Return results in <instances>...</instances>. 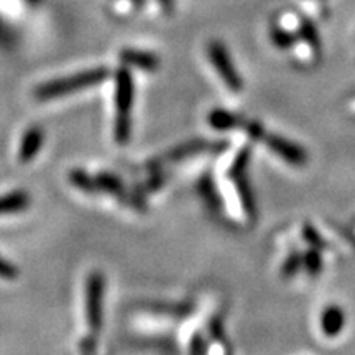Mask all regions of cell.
<instances>
[{
    "instance_id": "cell-6",
    "label": "cell",
    "mask_w": 355,
    "mask_h": 355,
    "mask_svg": "<svg viewBox=\"0 0 355 355\" xmlns=\"http://www.w3.org/2000/svg\"><path fill=\"white\" fill-rule=\"evenodd\" d=\"M234 181L235 189H237L239 199H241L242 209L248 217V220L255 222L257 220V201H255V193L252 188L250 180H248L247 173H241V175H235L230 178Z\"/></svg>"
},
{
    "instance_id": "cell-27",
    "label": "cell",
    "mask_w": 355,
    "mask_h": 355,
    "mask_svg": "<svg viewBox=\"0 0 355 355\" xmlns=\"http://www.w3.org/2000/svg\"><path fill=\"white\" fill-rule=\"evenodd\" d=\"M81 350H83V352H92V350H96V339H94V337H86V339H83Z\"/></svg>"
},
{
    "instance_id": "cell-2",
    "label": "cell",
    "mask_w": 355,
    "mask_h": 355,
    "mask_svg": "<svg viewBox=\"0 0 355 355\" xmlns=\"http://www.w3.org/2000/svg\"><path fill=\"white\" fill-rule=\"evenodd\" d=\"M207 56H209L212 66L216 68L217 74H219L225 86L234 92L242 91V76L234 66V61L230 58L225 44H222L220 42H211L207 44Z\"/></svg>"
},
{
    "instance_id": "cell-3",
    "label": "cell",
    "mask_w": 355,
    "mask_h": 355,
    "mask_svg": "<svg viewBox=\"0 0 355 355\" xmlns=\"http://www.w3.org/2000/svg\"><path fill=\"white\" fill-rule=\"evenodd\" d=\"M105 278L101 272H91L86 282V321L91 331L102 327V298H104Z\"/></svg>"
},
{
    "instance_id": "cell-25",
    "label": "cell",
    "mask_w": 355,
    "mask_h": 355,
    "mask_svg": "<svg viewBox=\"0 0 355 355\" xmlns=\"http://www.w3.org/2000/svg\"><path fill=\"white\" fill-rule=\"evenodd\" d=\"M19 268H17L15 265L12 263V261H8L3 259V257H0V278L2 279H15L19 277Z\"/></svg>"
},
{
    "instance_id": "cell-10",
    "label": "cell",
    "mask_w": 355,
    "mask_h": 355,
    "mask_svg": "<svg viewBox=\"0 0 355 355\" xmlns=\"http://www.w3.org/2000/svg\"><path fill=\"white\" fill-rule=\"evenodd\" d=\"M207 123L214 128L217 132H227V130H234L237 127H243L242 117L235 115L229 110L224 109H214L211 110L209 115H207Z\"/></svg>"
},
{
    "instance_id": "cell-16",
    "label": "cell",
    "mask_w": 355,
    "mask_h": 355,
    "mask_svg": "<svg viewBox=\"0 0 355 355\" xmlns=\"http://www.w3.org/2000/svg\"><path fill=\"white\" fill-rule=\"evenodd\" d=\"M212 148H214V144H209V141H204V140H196L180 146V148H176L175 152L170 153V158L168 159H171V162H178V159H183L186 157H189V155L201 153L204 150H212Z\"/></svg>"
},
{
    "instance_id": "cell-22",
    "label": "cell",
    "mask_w": 355,
    "mask_h": 355,
    "mask_svg": "<svg viewBox=\"0 0 355 355\" xmlns=\"http://www.w3.org/2000/svg\"><path fill=\"white\" fill-rule=\"evenodd\" d=\"M301 266H303V255L298 250H293L282 266V275L285 278H293L300 272Z\"/></svg>"
},
{
    "instance_id": "cell-19",
    "label": "cell",
    "mask_w": 355,
    "mask_h": 355,
    "mask_svg": "<svg viewBox=\"0 0 355 355\" xmlns=\"http://www.w3.org/2000/svg\"><path fill=\"white\" fill-rule=\"evenodd\" d=\"M303 266L306 272L313 275V277H316V275L321 273L322 272L321 250H318V248L314 247H309V250L303 254Z\"/></svg>"
},
{
    "instance_id": "cell-18",
    "label": "cell",
    "mask_w": 355,
    "mask_h": 355,
    "mask_svg": "<svg viewBox=\"0 0 355 355\" xmlns=\"http://www.w3.org/2000/svg\"><path fill=\"white\" fill-rule=\"evenodd\" d=\"M252 158V148L250 146H242L235 155L232 165L229 168V178H234L235 175H241V173H247L248 165H250Z\"/></svg>"
},
{
    "instance_id": "cell-12",
    "label": "cell",
    "mask_w": 355,
    "mask_h": 355,
    "mask_svg": "<svg viewBox=\"0 0 355 355\" xmlns=\"http://www.w3.org/2000/svg\"><path fill=\"white\" fill-rule=\"evenodd\" d=\"M298 37L300 40H303V42L308 44L311 50L314 51V55H319V53H321V48H322L321 35H319L318 26L314 25L313 20L306 19V17H303V19L300 20Z\"/></svg>"
},
{
    "instance_id": "cell-4",
    "label": "cell",
    "mask_w": 355,
    "mask_h": 355,
    "mask_svg": "<svg viewBox=\"0 0 355 355\" xmlns=\"http://www.w3.org/2000/svg\"><path fill=\"white\" fill-rule=\"evenodd\" d=\"M265 145L275 155H278L283 162L293 166H304L308 163V153L303 146H300L295 141L285 139V137L277 135V133H266L265 135Z\"/></svg>"
},
{
    "instance_id": "cell-26",
    "label": "cell",
    "mask_w": 355,
    "mask_h": 355,
    "mask_svg": "<svg viewBox=\"0 0 355 355\" xmlns=\"http://www.w3.org/2000/svg\"><path fill=\"white\" fill-rule=\"evenodd\" d=\"M189 350L193 354H204V352H207V343H206V339H204V337H202L201 332H194L193 337H191Z\"/></svg>"
},
{
    "instance_id": "cell-13",
    "label": "cell",
    "mask_w": 355,
    "mask_h": 355,
    "mask_svg": "<svg viewBox=\"0 0 355 355\" xmlns=\"http://www.w3.org/2000/svg\"><path fill=\"white\" fill-rule=\"evenodd\" d=\"M270 40H272V43L277 48H279V50H290V48H293L300 42V37L298 33L273 25L272 28H270Z\"/></svg>"
},
{
    "instance_id": "cell-7",
    "label": "cell",
    "mask_w": 355,
    "mask_h": 355,
    "mask_svg": "<svg viewBox=\"0 0 355 355\" xmlns=\"http://www.w3.org/2000/svg\"><path fill=\"white\" fill-rule=\"evenodd\" d=\"M119 58H121L123 66H132V68L148 71V73H153L159 68V58L150 51L123 50Z\"/></svg>"
},
{
    "instance_id": "cell-20",
    "label": "cell",
    "mask_w": 355,
    "mask_h": 355,
    "mask_svg": "<svg viewBox=\"0 0 355 355\" xmlns=\"http://www.w3.org/2000/svg\"><path fill=\"white\" fill-rule=\"evenodd\" d=\"M132 137V119L130 117H115L114 123V139L117 144L125 145Z\"/></svg>"
},
{
    "instance_id": "cell-24",
    "label": "cell",
    "mask_w": 355,
    "mask_h": 355,
    "mask_svg": "<svg viewBox=\"0 0 355 355\" xmlns=\"http://www.w3.org/2000/svg\"><path fill=\"white\" fill-rule=\"evenodd\" d=\"M209 332L212 339L217 340V343H220L222 345L227 344V337H225V332H224V322L220 321V318H214L209 322Z\"/></svg>"
},
{
    "instance_id": "cell-17",
    "label": "cell",
    "mask_w": 355,
    "mask_h": 355,
    "mask_svg": "<svg viewBox=\"0 0 355 355\" xmlns=\"http://www.w3.org/2000/svg\"><path fill=\"white\" fill-rule=\"evenodd\" d=\"M199 193L202 194V198L206 199L207 204H209L212 209H216V211L220 209L222 199L219 196V193H217L216 184H214V181H212L211 176L202 178L201 183H199Z\"/></svg>"
},
{
    "instance_id": "cell-9",
    "label": "cell",
    "mask_w": 355,
    "mask_h": 355,
    "mask_svg": "<svg viewBox=\"0 0 355 355\" xmlns=\"http://www.w3.org/2000/svg\"><path fill=\"white\" fill-rule=\"evenodd\" d=\"M345 326V313L339 306H327L322 311L321 316V329L327 337H336L343 332Z\"/></svg>"
},
{
    "instance_id": "cell-8",
    "label": "cell",
    "mask_w": 355,
    "mask_h": 355,
    "mask_svg": "<svg viewBox=\"0 0 355 355\" xmlns=\"http://www.w3.org/2000/svg\"><path fill=\"white\" fill-rule=\"evenodd\" d=\"M44 140V132L42 127H30L28 130L25 132L24 139H21L20 150H19V158L21 163H28L37 157V153L42 150Z\"/></svg>"
},
{
    "instance_id": "cell-14",
    "label": "cell",
    "mask_w": 355,
    "mask_h": 355,
    "mask_svg": "<svg viewBox=\"0 0 355 355\" xmlns=\"http://www.w3.org/2000/svg\"><path fill=\"white\" fill-rule=\"evenodd\" d=\"M96 181H97V184H99L101 189L107 191V193H110V194H115V196H119V199L125 201L127 194H125V191H123V186L117 176L102 171L96 176Z\"/></svg>"
},
{
    "instance_id": "cell-5",
    "label": "cell",
    "mask_w": 355,
    "mask_h": 355,
    "mask_svg": "<svg viewBox=\"0 0 355 355\" xmlns=\"http://www.w3.org/2000/svg\"><path fill=\"white\" fill-rule=\"evenodd\" d=\"M133 92L135 84L133 76L127 66H123L115 73V110L117 117H130V110L133 107Z\"/></svg>"
},
{
    "instance_id": "cell-21",
    "label": "cell",
    "mask_w": 355,
    "mask_h": 355,
    "mask_svg": "<svg viewBox=\"0 0 355 355\" xmlns=\"http://www.w3.org/2000/svg\"><path fill=\"white\" fill-rule=\"evenodd\" d=\"M303 239L309 247L318 248V250H324V248L329 247V243L324 241L322 235L319 234V230L314 227V225H311L309 222H306L303 225Z\"/></svg>"
},
{
    "instance_id": "cell-11",
    "label": "cell",
    "mask_w": 355,
    "mask_h": 355,
    "mask_svg": "<svg viewBox=\"0 0 355 355\" xmlns=\"http://www.w3.org/2000/svg\"><path fill=\"white\" fill-rule=\"evenodd\" d=\"M32 199L26 191H13L6 196H0V216L17 214V212L25 211L30 206Z\"/></svg>"
},
{
    "instance_id": "cell-23",
    "label": "cell",
    "mask_w": 355,
    "mask_h": 355,
    "mask_svg": "<svg viewBox=\"0 0 355 355\" xmlns=\"http://www.w3.org/2000/svg\"><path fill=\"white\" fill-rule=\"evenodd\" d=\"M243 128H245L247 135L250 137V139L254 140V141H260V140H263V139H265V135H266L265 127L261 125L260 122H257V121L245 122V123H243Z\"/></svg>"
},
{
    "instance_id": "cell-15",
    "label": "cell",
    "mask_w": 355,
    "mask_h": 355,
    "mask_svg": "<svg viewBox=\"0 0 355 355\" xmlns=\"http://www.w3.org/2000/svg\"><path fill=\"white\" fill-rule=\"evenodd\" d=\"M69 181L73 183L76 188H79L84 193L87 194H96L97 191H99V184H97L96 178L89 176L86 171L84 170H78V168H74V170H71L69 173Z\"/></svg>"
},
{
    "instance_id": "cell-1",
    "label": "cell",
    "mask_w": 355,
    "mask_h": 355,
    "mask_svg": "<svg viewBox=\"0 0 355 355\" xmlns=\"http://www.w3.org/2000/svg\"><path fill=\"white\" fill-rule=\"evenodd\" d=\"M110 78V71L107 68H96V69H87L83 73H76L73 76L56 79V81L44 83L42 86L35 89V99L38 101H50L58 99V97H63L73 92L81 91V89L97 86V84L107 81Z\"/></svg>"
}]
</instances>
